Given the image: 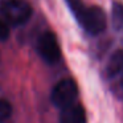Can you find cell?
Masks as SVG:
<instances>
[{"label": "cell", "mask_w": 123, "mask_h": 123, "mask_svg": "<svg viewBox=\"0 0 123 123\" xmlns=\"http://www.w3.org/2000/svg\"><path fill=\"white\" fill-rule=\"evenodd\" d=\"M66 3L85 32L91 36H98L105 32L107 27V16L102 8L97 6L85 7L81 0H66Z\"/></svg>", "instance_id": "1"}, {"label": "cell", "mask_w": 123, "mask_h": 123, "mask_svg": "<svg viewBox=\"0 0 123 123\" xmlns=\"http://www.w3.org/2000/svg\"><path fill=\"white\" fill-rule=\"evenodd\" d=\"M32 7L25 0H0V17L8 25H23L32 16Z\"/></svg>", "instance_id": "2"}, {"label": "cell", "mask_w": 123, "mask_h": 123, "mask_svg": "<svg viewBox=\"0 0 123 123\" xmlns=\"http://www.w3.org/2000/svg\"><path fill=\"white\" fill-rule=\"evenodd\" d=\"M78 98V86L72 78L61 80L54 85L50 93V102L57 109H66L75 103Z\"/></svg>", "instance_id": "3"}, {"label": "cell", "mask_w": 123, "mask_h": 123, "mask_svg": "<svg viewBox=\"0 0 123 123\" xmlns=\"http://www.w3.org/2000/svg\"><path fill=\"white\" fill-rule=\"evenodd\" d=\"M36 50L38 56L49 65L57 64L61 58V48L53 32H44L38 37L37 44H36Z\"/></svg>", "instance_id": "4"}, {"label": "cell", "mask_w": 123, "mask_h": 123, "mask_svg": "<svg viewBox=\"0 0 123 123\" xmlns=\"http://www.w3.org/2000/svg\"><path fill=\"white\" fill-rule=\"evenodd\" d=\"M60 123H87L86 111L82 105L74 103L66 109L61 110Z\"/></svg>", "instance_id": "5"}, {"label": "cell", "mask_w": 123, "mask_h": 123, "mask_svg": "<svg viewBox=\"0 0 123 123\" xmlns=\"http://www.w3.org/2000/svg\"><path fill=\"white\" fill-rule=\"evenodd\" d=\"M123 73V50H115L110 56L106 64V74L107 77H117Z\"/></svg>", "instance_id": "6"}, {"label": "cell", "mask_w": 123, "mask_h": 123, "mask_svg": "<svg viewBox=\"0 0 123 123\" xmlns=\"http://www.w3.org/2000/svg\"><path fill=\"white\" fill-rule=\"evenodd\" d=\"M112 25L118 32H123V4L115 3L111 12Z\"/></svg>", "instance_id": "7"}, {"label": "cell", "mask_w": 123, "mask_h": 123, "mask_svg": "<svg viewBox=\"0 0 123 123\" xmlns=\"http://www.w3.org/2000/svg\"><path fill=\"white\" fill-rule=\"evenodd\" d=\"M12 115V106L7 99H0V123H6Z\"/></svg>", "instance_id": "8"}, {"label": "cell", "mask_w": 123, "mask_h": 123, "mask_svg": "<svg viewBox=\"0 0 123 123\" xmlns=\"http://www.w3.org/2000/svg\"><path fill=\"white\" fill-rule=\"evenodd\" d=\"M9 37V25L0 19V41H7Z\"/></svg>", "instance_id": "9"}, {"label": "cell", "mask_w": 123, "mask_h": 123, "mask_svg": "<svg viewBox=\"0 0 123 123\" xmlns=\"http://www.w3.org/2000/svg\"><path fill=\"white\" fill-rule=\"evenodd\" d=\"M122 87H123V78H122Z\"/></svg>", "instance_id": "10"}]
</instances>
